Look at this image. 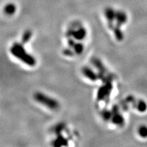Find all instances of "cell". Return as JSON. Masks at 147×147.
<instances>
[{
	"label": "cell",
	"mask_w": 147,
	"mask_h": 147,
	"mask_svg": "<svg viewBox=\"0 0 147 147\" xmlns=\"http://www.w3.org/2000/svg\"><path fill=\"white\" fill-rule=\"evenodd\" d=\"M112 89V86L111 83L110 82L105 83V85L100 87L98 93V99L100 100H104L105 99H107L111 93Z\"/></svg>",
	"instance_id": "277c9868"
},
{
	"label": "cell",
	"mask_w": 147,
	"mask_h": 147,
	"mask_svg": "<svg viewBox=\"0 0 147 147\" xmlns=\"http://www.w3.org/2000/svg\"><path fill=\"white\" fill-rule=\"evenodd\" d=\"M127 20V16L126 13L123 11H117L115 16L116 25L118 26L121 27Z\"/></svg>",
	"instance_id": "ba28073f"
},
{
	"label": "cell",
	"mask_w": 147,
	"mask_h": 147,
	"mask_svg": "<svg viewBox=\"0 0 147 147\" xmlns=\"http://www.w3.org/2000/svg\"><path fill=\"white\" fill-rule=\"evenodd\" d=\"M102 117L105 119V120H109L111 119L112 116V112L109 111L108 110H103L102 112Z\"/></svg>",
	"instance_id": "9a60e30c"
},
{
	"label": "cell",
	"mask_w": 147,
	"mask_h": 147,
	"mask_svg": "<svg viewBox=\"0 0 147 147\" xmlns=\"http://www.w3.org/2000/svg\"><path fill=\"white\" fill-rule=\"evenodd\" d=\"M10 51L13 57L28 66H34L36 63V59L26 51L22 44H13L11 48Z\"/></svg>",
	"instance_id": "6da1fadb"
},
{
	"label": "cell",
	"mask_w": 147,
	"mask_h": 147,
	"mask_svg": "<svg viewBox=\"0 0 147 147\" xmlns=\"http://www.w3.org/2000/svg\"><path fill=\"white\" fill-rule=\"evenodd\" d=\"M138 134L142 138L147 137V126L145 125H141L138 129Z\"/></svg>",
	"instance_id": "4fadbf2b"
},
{
	"label": "cell",
	"mask_w": 147,
	"mask_h": 147,
	"mask_svg": "<svg viewBox=\"0 0 147 147\" xmlns=\"http://www.w3.org/2000/svg\"><path fill=\"white\" fill-rule=\"evenodd\" d=\"M32 36V33L31 31L30 30H27L26 31L25 33H24L22 36V42L23 44H25L26 42H28V41L30 40Z\"/></svg>",
	"instance_id": "5bb4252c"
},
{
	"label": "cell",
	"mask_w": 147,
	"mask_h": 147,
	"mask_svg": "<svg viewBox=\"0 0 147 147\" xmlns=\"http://www.w3.org/2000/svg\"><path fill=\"white\" fill-rule=\"evenodd\" d=\"M115 16H116V11H115L112 8H107L105 11V16L106 17V19L108 22V25L110 29H112L114 27L113 22L115 20Z\"/></svg>",
	"instance_id": "5b68a950"
},
{
	"label": "cell",
	"mask_w": 147,
	"mask_h": 147,
	"mask_svg": "<svg viewBox=\"0 0 147 147\" xmlns=\"http://www.w3.org/2000/svg\"><path fill=\"white\" fill-rule=\"evenodd\" d=\"M16 7L13 4H8L4 7V12L7 15H12L16 12Z\"/></svg>",
	"instance_id": "8fae6325"
},
{
	"label": "cell",
	"mask_w": 147,
	"mask_h": 147,
	"mask_svg": "<svg viewBox=\"0 0 147 147\" xmlns=\"http://www.w3.org/2000/svg\"><path fill=\"white\" fill-rule=\"evenodd\" d=\"M67 36L69 37H72L76 40H80L84 39L86 37V30L84 27H79L76 30H70L67 32Z\"/></svg>",
	"instance_id": "3957f363"
},
{
	"label": "cell",
	"mask_w": 147,
	"mask_h": 147,
	"mask_svg": "<svg viewBox=\"0 0 147 147\" xmlns=\"http://www.w3.org/2000/svg\"><path fill=\"white\" fill-rule=\"evenodd\" d=\"M63 53L64 55H66V56L72 57L73 55H74L75 52L74 51V50H72L70 47V48H67V49H64Z\"/></svg>",
	"instance_id": "2e32d148"
},
{
	"label": "cell",
	"mask_w": 147,
	"mask_h": 147,
	"mask_svg": "<svg viewBox=\"0 0 147 147\" xmlns=\"http://www.w3.org/2000/svg\"><path fill=\"white\" fill-rule=\"evenodd\" d=\"M136 108L140 112H145L147 110V104L144 100H139L136 103Z\"/></svg>",
	"instance_id": "9c48e42d"
},
{
	"label": "cell",
	"mask_w": 147,
	"mask_h": 147,
	"mask_svg": "<svg viewBox=\"0 0 147 147\" xmlns=\"http://www.w3.org/2000/svg\"><path fill=\"white\" fill-rule=\"evenodd\" d=\"M73 50L74 51L75 53L77 54H81L84 50V46L80 42H76L74 46L73 47Z\"/></svg>",
	"instance_id": "7c38bea8"
},
{
	"label": "cell",
	"mask_w": 147,
	"mask_h": 147,
	"mask_svg": "<svg viewBox=\"0 0 147 147\" xmlns=\"http://www.w3.org/2000/svg\"><path fill=\"white\" fill-rule=\"evenodd\" d=\"M34 99L36 102L50 110H57L59 107V102L56 99L41 92L36 93L34 94Z\"/></svg>",
	"instance_id": "7a4b0ae2"
},
{
	"label": "cell",
	"mask_w": 147,
	"mask_h": 147,
	"mask_svg": "<svg viewBox=\"0 0 147 147\" xmlns=\"http://www.w3.org/2000/svg\"><path fill=\"white\" fill-rule=\"evenodd\" d=\"M112 31H113L114 35L118 40L121 41L123 39V38H124L123 33L121 31V30H120V27L118 26L117 25H115L113 28L112 29Z\"/></svg>",
	"instance_id": "30bf717a"
},
{
	"label": "cell",
	"mask_w": 147,
	"mask_h": 147,
	"mask_svg": "<svg viewBox=\"0 0 147 147\" xmlns=\"http://www.w3.org/2000/svg\"><path fill=\"white\" fill-rule=\"evenodd\" d=\"M111 119L113 123L118 126H122L125 123V119H124V118L121 113L118 111L117 107L113 109Z\"/></svg>",
	"instance_id": "52a82bcc"
},
{
	"label": "cell",
	"mask_w": 147,
	"mask_h": 147,
	"mask_svg": "<svg viewBox=\"0 0 147 147\" xmlns=\"http://www.w3.org/2000/svg\"><path fill=\"white\" fill-rule=\"evenodd\" d=\"M82 72L83 75H84L87 79L91 80V81H96L99 79V74H97L93 70L89 67H84L82 68Z\"/></svg>",
	"instance_id": "8992f818"
}]
</instances>
